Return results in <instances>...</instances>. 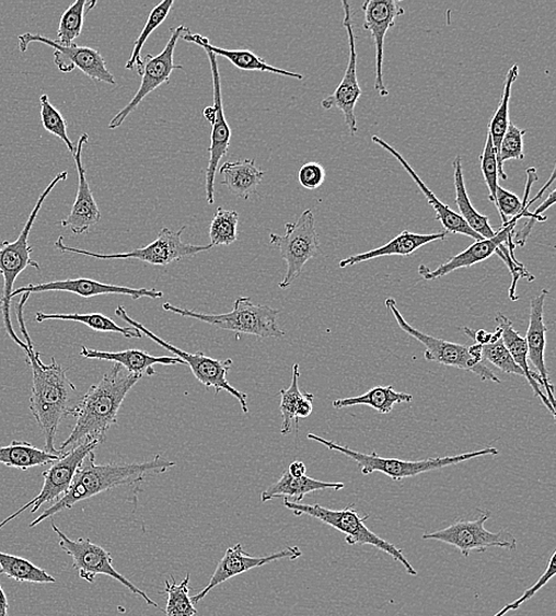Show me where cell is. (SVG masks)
Returning <instances> with one entry per match:
<instances>
[{
	"label": "cell",
	"instance_id": "obj_1",
	"mask_svg": "<svg viewBox=\"0 0 556 616\" xmlns=\"http://www.w3.org/2000/svg\"><path fill=\"white\" fill-rule=\"evenodd\" d=\"M31 294H22L21 302L16 305L18 319L27 350L26 364L33 369V391L31 397V411L34 415L43 434L46 438V451L62 455L66 452L56 450L55 437L57 429L68 417H73L80 400L78 388L67 376V369L51 358L50 364L40 360L34 342L27 334L24 322V306Z\"/></svg>",
	"mask_w": 556,
	"mask_h": 616
},
{
	"label": "cell",
	"instance_id": "obj_2",
	"mask_svg": "<svg viewBox=\"0 0 556 616\" xmlns=\"http://www.w3.org/2000/svg\"><path fill=\"white\" fill-rule=\"evenodd\" d=\"M141 379V375L128 374L121 365L113 364L104 377L81 396L73 415L77 419L73 432L62 442L60 451L91 440L102 445L109 429L118 423L124 399Z\"/></svg>",
	"mask_w": 556,
	"mask_h": 616
},
{
	"label": "cell",
	"instance_id": "obj_3",
	"mask_svg": "<svg viewBox=\"0 0 556 616\" xmlns=\"http://www.w3.org/2000/svg\"><path fill=\"white\" fill-rule=\"evenodd\" d=\"M175 466L176 463L165 461L161 455H155L152 461L144 463L97 465L94 452H92L81 464L66 495L43 512L28 527H35L51 519L56 513L70 510L80 501L121 486L137 485L148 475H153V473L162 475Z\"/></svg>",
	"mask_w": 556,
	"mask_h": 616
},
{
	"label": "cell",
	"instance_id": "obj_4",
	"mask_svg": "<svg viewBox=\"0 0 556 616\" xmlns=\"http://www.w3.org/2000/svg\"><path fill=\"white\" fill-rule=\"evenodd\" d=\"M68 177V172L63 171L61 174L57 175L51 183L47 186V189L40 194L37 199V204L34 210L28 217L23 231L21 232L19 239L13 242L3 241L0 242V275L3 276V293L0 297V311H2L3 322L9 337L18 344L20 348L25 352L27 350L26 344L14 333V328L11 322V300L13 292L14 281L18 280L22 271L27 267H34L39 270L40 267L38 263L32 259V253L34 248L28 245V235L32 233L34 223L38 217V212L45 204V200L54 190L55 186L60 182L66 181Z\"/></svg>",
	"mask_w": 556,
	"mask_h": 616
},
{
	"label": "cell",
	"instance_id": "obj_5",
	"mask_svg": "<svg viewBox=\"0 0 556 616\" xmlns=\"http://www.w3.org/2000/svg\"><path fill=\"white\" fill-rule=\"evenodd\" d=\"M163 309L183 318L199 321L239 335H252L263 339L285 336L278 325L279 311L266 305H256L247 297L236 299L233 311L223 314L197 312L170 303H165Z\"/></svg>",
	"mask_w": 556,
	"mask_h": 616
},
{
	"label": "cell",
	"instance_id": "obj_6",
	"mask_svg": "<svg viewBox=\"0 0 556 616\" xmlns=\"http://www.w3.org/2000/svg\"><path fill=\"white\" fill-rule=\"evenodd\" d=\"M309 440L322 443L327 450L338 452L349 457L358 464L363 476L372 475L374 472L383 473L387 477L395 481H402L406 478L417 477L422 475V473L445 468L452 465H459L461 463L475 460V457L486 456V455H498L500 451L488 448L486 450L463 453L460 455H450L444 457H435V460L426 461H402L394 460V457H382L377 452L372 454H366L358 451L348 449L347 446L338 445L334 441L326 440L324 438L317 437L315 434H309Z\"/></svg>",
	"mask_w": 556,
	"mask_h": 616
},
{
	"label": "cell",
	"instance_id": "obj_7",
	"mask_svg": "<svg viewBox=\"0 0 556 616\" xmlns=\"http://www.w3.org/2000/svg\"><path fill=\"white\" fill-rule=\"evenodd\" d=\"M283 507L291 510L296 515L306 514L338 530L339 533L346 535L349 546H372L389 554L393 557V560L401 562L405 567L409 576H418V571L408 562L402 549L396 548L389 541L379 537L372 530L366 526L364 522L370 518V514L361 518L358 511L352 510L354 504H350L345 510H331L318 504L306 505L283 500Z\"/></svg>",
	"mask_w": 556,
	"mask_h": 616
},
{
	"label": "cell",
	"instance_id": "obj_8",
	"mask_svg": "<svg viewBox=\"0 0 556 616\" xmlns=\"http://www.w3.org/2000/svg\"><path fill=\"white\" fill-rule=\"evenodd\" d=\"M116 315L121 321L137 328L141 335H146L166 351L173 352L184 364H187L192 369L196 380L204 384L207 390L216 391L217 395L221 392L231 394L238 399L242 411L245 414L250 411L248 395L235 390L234 386L227 380L228 372H230L233 365L232 358H228L225 361H220L216 360V358L206 356L204 352L190 353L181 350L174 347L173 344H170L169 341L154 335V333H151L144 325L131 318L123 306L117 307Z\"/></svg>",
	"mask_w": 556,
	"mask_h": 616
},
{
	"label": "cell",
	"instance_id": "obj_9",
	"mask_svg": "<svg viewBox=\"0 0 556 616\" xmlns=\"http://www.w3.org/2000/svg\"><path fill=\"white\" fill-rule=\"evenodd\" d=\"M269 243L287 263V276L279 283L281 290H287L301 277L305 265L321 253L315 214L310 209L303 211L297 222L285 224V235L270 234Z\"/></svg>",
	"mask_w": 556,
	"mask_h": 616
},
{
	"label": "cell",
	"instance_id": "obj_10",
	"mask_svg": "<svg viewBox=\"0 0 556 616\" xmlns=\"http://www.w3.org/2000/svg\"><path fill=\"white\" fill-rule=\"evenodd\" d=\"M183 226L179 231L174 232L169 228H162L159 236L150 243L149 246L137 248L127 253L117 254H100L89 251L78 249L73 247H68L65 245L63 236H60L55 242V248L61 253H74L84 256L95 257L97 260H128L135 259L142 263H147L153 266H167L173 263H178L184 257H193L199 253L208 252L212 247L207 246H195L189 245V243H184L182 241V234L185 231Z\"/></svg>",
	"mask_w": 556,
	"mask_h": 616
},
{
	"label": "cell",
	"instance_id": "obj_11",
	"mask_svg": "<svg viewBox=\"0 0 556 616\" xmlns=\"http://www.w3.org/2000/svg\"><path fill=\"white\" fill-rule=\"evenodd\" d=\"M51 527L55 534L59 536L60 548L73 558V567L78 570L82 580L94 583L97 576H106L120 582L128 591L146 600L149 606L160 608L159 604L154 603L146 592L139 590L136 584L120 574L113 566V556L106 549L97 546L91 539H70L54 522H51Z\"/></svg>",
	"mask_w": 556,
	"mask_h": 616
},
{
	"label": "cell",
	"instance_id": "obj_12",
	"mask_svg": "<svg viewBox=\"0 0 556 616\" xmlns=\"http://www.w3.org/2000/svg\"><path fill=\"white\" fill-rule=\"evenodd\" d=\"M489 511H480L475 521H459L439 532L425 534V541H439L459 549L464 557L470 554L486 553L493 548L514 551L518 549V539L509 532L491 533L486 528L490 519Z\"/></svg>",
	"mask_w": 556,
	"mask_h": 616
},
{
	"label": "cell",
	"instance_id": "obj_13",
	"mask_svg": "<svg viewBox=\"0 0 556 616\" xmlns=\"http://www.w3.org/2000/svg\"><path fill=\"white\" fill-rule=\"evenodd\" d=\"M384 305L393 313L398 327H401L405 334L422 344L426 348L425 358L427 361L472 371L482 381L501 383V380L498 379L486 364L476 362L470 357L468 347L420 333L419 329L410 326L405 321L393 298H389L386 302H384Z\"/></svg>",
	"mask_w": 556,
	"mask_h": 616
},
{
	"label": "cell",
	"instance_id": "obj_14",
	"mask_svg": "<svg viewBox=\"0 0 556 616\" xmlns=\"http://www.w3.org/2000/svg\"><path fill=\"white\" fill-rule=\"evenodd\" d=\"M99 445L100 443L96 440L84 441L77 448L66 452L59 461L50 464L51 466L46 472H43L42 476L45 483H43L40 492L18 512L12 513L0 523V530L14 519H18L28 508H32V513H36L40 507L56 503L57 500H60L69 490L85 457L94 452Z\"/></svg>",
	"mask_w": 556,
	"mask_h": 616
},
{
	"label": "cell",
	"instance_id": "obj_15",
	"mask_svg": "<svg viewBox=\"0 0 556 616\" xmlns=\"http://www.w3.org/2000/svg\"><path fill=\"white\" fill-rule=\"evenodd\" d=\"M189 31V27L179 25L171 28V37L165 48L159 55H148L142 66L141 83L138 91L128 103L108 124L109 130H116L120 127L126 118L132 114L149 94L160 89L161 85L170 82L171 74L176 69H183V66L174 62L175 49L178 39Z\"/></svg>",
	"mask_w": 556,
	"mask_h": 616
},
{
	"label": "cell",
	"instance_id": "obj_16",
	"mask_svg": "<svg viewBox=\"0 0 556 616\" xmlns=\"http://www.w3.org/2000/svg\"><path fill=\"white\" fill-rule=\"evenodd\" d=\"M20 50L25 53L32 43H42L54 49V63L62 73H70L76 68L96 82L118 85L99 50L77 45L60 46L54 39L36 34H23L19 37Z\"/></svg>",
	"mask_w": 556,
	"mask_h": 616
},
{
	"label": "cell",
	"instance_id": "obj_17",
	"mask_svg": "<svg viewBox=\"0 0 556 616\" xmlns=\"http://www.w3.org/2000/svg\"><path fill=\"white\" fill-rule=\"evenodd\" d=\"M210 62L213 89V107H216V119L211 123L212 131L210 135L209 163L206 170V197L208 205L216 202V178L220 162L228 154L231 147L232 130L224 116L221 75L219 70L218 57L205 50Z\"/></svg>",
	"mask_w": 556,
	"mask_h": 616
},
{
	"label": "cell",
	"instance_id": "obj_18",
	"mask_svg": "<svg viewBox=\"0 0 556 616\" xmlns=\"http://www.w3.org/2000/svg\"><path fill=\"white\" fill-rule=\"evenodd\" d=\"M341 7L345 9L344 26L347 31L349 40V62L344 80H341L338 88L332 95L323 100L322 107L324 109L337 108L344 113L350 135L355 136L359 131L358 120H356L355 116V108L359 103L362 91L358 80V53H356L355 46L350 5L345 0V2H341Z\"/></svg>",
	"mask_w": 556,
	"mask_h": 616
},
{
	"label": "cell",
	"instance_id": "obj_19",
	"mask_svg": "<svg viewBox=\"0 0 556 616\" xmlns=\"http://www.w3.org/2000/svg\"><path fill=\"white\" fill-rule=\"evenodd\" d=\"M302 556L303 553L301 549L298 547H289L273 555L253 557L242 548V544L238 543L236 546L227 549L206 589L192 597L193 604H198L199 601H202L213 589H217L218 585L238 576L245 574V572L254 568L285 560V558H289V560L293 561Z\"/></svg>",
	"mask_w": 556,
	"mask_h": 616
},
{
	"label": "cell",
	"instance_id": "obj_20",
	"mask_svg": "<svg viewBox=\"0 0 556 616\" xmlns=\"http://www.w3.org/2000/svg\"><path fill=\"white\" fill-rule=\"evenodd\" d=\"M520 219H514L508 225L502 226L500 232H497L493 239L476 241L474 245L459 255H455L448 263L440 265L437 269L432 270L427 266L419 267V275L427 281L443 278L454 270L462 268L473 267L477 264L486 261L501 249L503 245H508L509 249L516 251L514 243H512V234H514L517 223Z\"/></svg>",
	"mask_w": 556,
	"mask_h": 616
},
{
	"label": "cell",
	"instance_id": "obj_21",
	"mask_svg": "<svg viewBox=\"0 0 556 616\" xmlns=\"http://www.w3.org/2000/svg\"><path fill=\"white\" fill-rule=\"evenodd\" d=\"M43 292H68L82 298H93L97 295L121 294L132 299L150 298L161 299L164 294L161 291L149 289H131L124 286L100 282L93 279H67L61 281H50L42 283H31L12 292V299L19 294H33Z\"/></svg>",
	"mask_w": 556,
	"mask_h": 616
},
{
	"label": "cell",
	"instance_id": "obj_22",
	"mask_svg": "<svg viewBox=\"0 0 556 616\" xmlns=\"http://www.w3.org/2000/svg\"><path fill=\"white\" fill-rule=\"evenodd\" d=\"M364 13V31L372 34L377 47V80L375 91L381 97L390 94L383 82V50L384 39L396 19L403 16L404 8L394 0H367L362 5Z\"/></svg>",
	"mask_w": 556,
	"mask_h": 616
},
{
	"label": "cell",
	"instance_id": "obj_23",
	"mask_svg": "<svg viewBox=\"0 0 556 616\" xmlns=\"http://www.w3.org/2000/svg\"><path fill=\"white\" fill-rule=\"evenodd\" d=\"M90 136L83 133L76 147L73 154L79 175V189L76 202L68 217L60 222V224L69 229L76 235H83L90 232V229L102 220V212L95 202V198L91 190L88 176H85V168L82 163V151L85 142H89Z\"/></svg>",
	"mask_w": 556,
	"mask_h": 616
},
{
	"label": "cell",
	"instance_id": "obj_24",
	"mask_svg": "<svg viewBox=\"0 0 556 616\" xmlns=\"http://www.w3.org/2000/svg\"><path fill=\"white\" fill-rule=\"evenodd\" d=\"M549 292L541 291L531 302V317L529 332L525 335L526 347H529V360L537 370L536 374L544 383V390L551 405L555 408L554 384L551 383L545 361L547 325L545 323L546 299Z\"/></svg>",
	"mask_w": 556,
	"mask_h": 616
},
{
	"label": "cell",
	"instance_id": "obj_25",
	"mask_svg": "<svg viewBox=\"0 0 556 616\" xmlns=\"http://www.w3.org/2000/svg\"><path fill=\"white\" fill-rule=\"evenodd\" d=\"M372 140L377 146L390 152L394 158H396V161L403 165V167L407 171V174L416 182L424 196L427 200H429V205L435 209L437 219L447 229V233L465 235L475 239L476 241L486 240L476 234L461 218L460 213L454 212L449 206L441 202L433 191L427 188V185L418 176L417 172L412 168L401 152H397L389 144V142L378 136H373Z\"/></svg>",
	"mask_w": 556,
	"mask_h": 616
},
{
	"label": "cell",
	"instance_id": "obj_26",
	"mask_svg": "<svg viewBox=\"0 0 556 616\" xmlns=\"http://www.w3.org/2000/svg\"><path fill=\"white\" fill-rule=\"evenodd\" d=\"M80 355L88 360H97L112 362L114 364L121 365L127 370L128 374L134 375H155L153 370L154 365H176L184 364L177 357L167 356H152L146 351L141 350H125V351H99L89 349L85 347L81 348Z\"/></svg>",
	"mask_w": 556,
	"mask_h": 616
},
{
	"label": "cell",
	"instance_id": "obj_27",
	"mask_svg": "<svg viewBox=\"0 0 556 616\" xmlns=\"http://www.w3.org/2000/svg\"><path fill=\"white\" fill-rule=\"evenodd\" d=\"M497 327L501 329V338L503 340L505 347L512 357V360L520 367L523 371L524 379L531 384L534 395L543 400V404L553 415L556 417L555 408L551 405L546 394L541 391L544 390V383L541 381L536 372L532 371L529 364V347H526V341L523 337L519 335L512 323L506 315L500 312L497 313L496 318Z\"/></svg>",
	"mask_w": 556,
	"mask_h": 616
},
{
	"label": "cell",
	"instance_id": "obj_28",
	"mask_svg": "<svg viewBox=\"0 0 556 616\" xmlns=\"http://www.w3.org/2000/svg\"><path fill=\"white\" fill-rule=\"evenodd\" d=\"M181 38L190 43H195V45L202 47L204 50H208L216 56L224 57L225 60L230 61L240 70L263 71V73L277 74L297 80L304 79L302 74L292 73V71L269 66L265 60L262 59V57L255 55L251 50H230L212 46L210 45V42L207 37L198 34H192L190 28Z\"/></svg>",
	"mask_w": 556,
	"mask_h": 616
},
{
	"label": "cell",
	"instance_id": "obj_29",
	"mask_svg": "<svg viewBox=\"0 0 556 616\" xmlns=\"http://www.w3.org/2000/svg\"><path fill=\"white\" fill-rule=\"evenodd\" d=\"M449 233H437V234H415L410 232H403L394 237L387 245L379 247L377 249L366 252L358 255L348 256L347 259L339 263V268H347L366 261L378 259L382 256L401 255L408 256L421 247L429 245L431 242L445 240Z\"/></svg>",
	"mask_w": 556,
	"mask_h": 616
},
{
	"label": "cell",
	"instance_id": "obj_30",
	"mask_svg": "<svg viewBox=\"0 0 556 616\" xmlns=\"http://www.w3.org/2000/svg\"><path fill=\"white\" fill-rule=\"evenodd\" d=\"M346 487L345 483H327L304 476L302 478H293L290 473L283 472L281 478L270 485L262 493V503H267V501L282 497L283 500L293 501V503H301L306 495L334 490L340 491Z\"/></svg>",
	"mask_w": 556,
	"mask_h": 616
},
{
	"label": "cell",
	"instance_id": "obj_31",
	"mask_svg": "<svg viewBox=\"0 0 556 616\" xmlns=\"http://www.w3.org/2000/svg\"><path fill=\"white\" fill-rule=\"evenodd\" d=\"M218 171L223 177L222 185L240 199L256 194L265 177V172L255 166L254 160L225 162Z\"/></svg>",
	"mask_w": 556,
	"mask_h": 616
},
{
	"label": "cell",
	"instance_id": "obj_32",
	"mask_svg": "<svg viewBox=\"0 0 556 616\" xmlns=\"http://www.w3.org/2000/svg\"><path fill=\"white\" fill-rule=\"evenodd\" d=\"M453 183L455 189V205L460 209L461 218L473 231L483 239H493L497 232L490 225L489 218L480 214L470 200L464 182L462 158L455 156L453 162Z\"/></svg>",
	"mask_w": 556,
	"mask_h": 616
},
{
	"label": "cell",
	"instance_id": "obj_33",
	"mask_svg": "<svg viewBox=\"0 0 556 616\" xmlns=\"http://www.w3.org/2000/svg\"><path fill=\"white\" fill-rule=\"evenodd\" d=\"M48 321H66L81 323L90 328L94 329L96 333H111L118 334L125 338L140 339L142 335L135 327H124L118 325L116 322L106 317L104 314L100 313H45L37 312L36 322L45 323Z\"/></svg>",
	"mask_w": 556,
	"mask_h": 616
},
{
	"label": "cell",
	"instance_id": "obj_34",
	"mask_svg": "<svg viewBox=\"0 0 556 616\" xmlns=\"http://www.w3.org/2000/svg\"><path fill=\"white\" fill-rule=\"evenodd\" d=\"M62 455L39 450L26 441L13 440L9 446L0 448V465L26 470L53 464Z\"/></svg>",
	"mask_w": 556,
	"mask_h": 616
},
{
	"label": "cell",
	"instance_id": "obj_35",
	"mask_svg": "<svg viewBox=\"0 0 556 616\" xmlns=\"http://www.w3.org/2000/svg\"><path fill=\"white\" fill-rule=\"evenodd\" d=\"M412 395L395 392L392 385H379L361 396L337 398L334 400L333 406L335 409H344L355 406H368L375 409L380 414H390L394 409L395 405L409 404L412 403Z\"/></svg>",
	"mask_w": 556,
	"mask_h": 616
},
{
	"label": "cell",
	"instance_id": "obj_36",
	"mask_svg": "<svg viewBox=\"0 0 556 616\" xmlns=\"http://www.w3.org/2000/svg\"><path fill=\"white\" fill-rule=\"evenodd\" d=\"M0 576H7L18 582L56 583V579L46 570L25 560L23 557L0 553Z\"/></svg>",
	"mask_w": 556,
	"mask_h": 616
},
{
	"label": "cell",
	"instance_id": "obj_37",
	"mask_svg": "<svg viewBox=\"0 0 556 616\" xmlns=\"http://www.w3.org/2000/svg\"><path fill=\"white\" fill-rule=\"evenodd\" d=\"M95 7V0H77L73 5L69 7L62 14L56 42L63 47L76 45L77 38L82 33L84 14Z\"/></svg>",
	"mask_w": 556,
	"mask_h": 616
},
{
	"label": "cell",
	"instance_id": "obj_38",
	"mask_svg": "<svg viewBox=\"0 0 556 616\" xmlns=\"http://www.w3.org/2000/svg\"><path fill=\"white\" fill-rule=\"evenodd\" d=\"M520 74V68L518 65L512 66L507 74L505 82L503 96L501 98L500 106L494 114V117L489 124V133L493 140V146L496 151V155L500 152L502 139L508 130L509 126V104L511 97L512 84L516 83Z\"/></svg>",
	"mask_w": 556,
	"mask_h": 616
},
{
	"label": "cell",
	"instance_id": "obj_39",
	"mask_svg": "<svg viewBox=\"0 0 556 616\" xmlns=\"http://www.w3.org/2000/svg\"><path fill=\"white\" fill-rule=\"evenodd\" d=\"M175 4V0H164L161 4L157 5L150 13L144 28L135 42V48L130 60L126 63L125 68L128 70L137 69L138 74H142V66L144 61L141 59V49L144 48L146 43L150 35L159 27L169 16L171 8Z\"/></svg>",
	"mask_w": 556,
	"mask_h": 616
},
{
	"label": "cell",
	"instance_id": "obj_40",
	"mask_svg": "<svg viewBox=\"0 0 556 616\" xmlns=\"http://www.w3.org/2000/svg\"><path fill=\"white\" fill-rule=\"evenodd\" d=\"M190 576L177 583L175 578L165 581L164 593L167 595L166 616H195L197 611L190 597Z\"/></svg>",
	"mask_w": 556,
	"mask_h": 616
},
{
	"label": "cell",
	"instance_id": "obj_41",
	"mask_svg": "<svg viewBox=\"0 0 556 616\" xmlns=\"http://www.w3.org/2000/svg\"><path fill=\"white\" fill-rule=\"evenodd\" d=\"M239 213L219 208L209 225L211 247L231 246L238 240Z\"/></svg>",
	"mask_w": 556,
	"mask_h": 616
},
{
	"label": "cell",
	"instance_id": "obj_42",
	"mask_svg": "<svg viewBox=\"0 0 556 616\" xmlns=\"http://www.w3.org/2000/svg\"><path fill=\"white\" fill-rule=\"evenodd\" d=\"M299 379H301V370H299V364L293 365L292 370V382L288 390H281V403L280 412L282 418L280 433L281 435H288L292 432V426L296 423L298 428V421L296 419V412L304 397V394L299 390Z\"/></svg>",
	"mask_w": 556,
	"mask_h": 616
},
{
	"label": "cell",
	"instance_id": "obj_43",
	"mask_svg": "<svg viewBox=\"0 0 556 616\" xmlns=\"http://www.w3.org/2000/svg\"><path fill=\"white\" fill-rule=\"evenodd\" d=\"M526 133L525 130H521L516 124L509 123L508 130L502 139L500 152L496 155L498 178L503 181L508 179V176L503 170V165L508 161H524L523 152V137Z\"/></svg>",
	"mask_w": 556,
	"mask_h": 616
},
{
	"label": "cell",
	"instance_id": "obj_44",
	"mask_svg": "<svg viewBox=\"0 0 556 616\" xmlns=\"http://www.w3.org/2000/svg\"><path fill=\"white\" fill-rule=\"evenodd\" d=\"M39 103L40 119L45 130L50 135L60 138L65 142L69 152L74 154L76 146L68 137L67 121L65 120L61 112L54 107L47 94H43L39 97Z\"/></svg>",
	"mask_w": 556,
	"mask_h": 616
},
{
	"label": "cell",
	"instance_id": "obj_45",
	"mask_svg": "<svg viewBox=\"0 0 556 616\" xmlns=\"http://www.w3.org/2000/svg\"><path fill=\"white\" fill-rule=\"evenodd\" d=\"M482 358L483 361L486 360L490 362L496 368L506 372V374H512L524 377L523 371L520 367L512 360L511 355L505 347L502 338L487 344V346H482Z\"/></svg>",
	"mask_w": 556,
	"mask_h": 616
},
{
	"label": "cell",
	"instance_id": "obj_46",
	"mask_svg": "<svg viewBox=\"0 0 556 616\" xmlns=\"http://www.w3.org/2000/svg\"><path fill=\"white\" fill-rule=\"evenodd\" d=\"M480 160V168L484 181L489 189V199L493 204L496 202V189L498 186V170H497V160H496V151L493 146V140L490 133L488 132L486 147H484L483 153L479 156Z\"/></svg>",
	"mask_w": 556,
	"mask_h": 616
},
{
	"label": "cell",
	"instance_id": "obj_47",
	"mask_svg": "<svg viewBox=\"0 0 556 616\" xmlns=\"http://www.w3.org/2000/svg\"><path fill=\"white\" fill-rule=\"evenodd\" d=\"M556 572V551L553 553L549 563L544 572L543 576L531 586V589L526 590L521 597L514 601L507 606H505L500 612L495 614L494 616H505L509 612L518 611L523 604L529 603L531 598H533L544 586L554 578Z\"/></svg>",
	"mask_w": 556,
	"mask_h": 616
},
{
	"label": "cell",
	"instance_id": "obj_48",
	"mask_svg": "<svg viewBox=\"0 0 556 616\" xmlns=\"http://www.w3.org/2000/svg\"><path fill=\"white\" fill-rule=\"evenodd\" d=\"M326 172L316 162L306 163L298 172V181L308 190H317L324 184Z\"/></svg>",
	"mask_w": 556,
	"mask_h": 616
},
{
	"label": "cell",
	"instance_id": "obj_49",
	"mask_svg": "<svg viewBox=\"0 0 556 616\" xmlns=\"http://www.w3.org/2000/svg\"><path fill=\"white\" fill-rule=\"evenodd\" d=\"M313 398H315V396H313V394H309L305 393L303 399L301 400V404H299V407L297 409L296 412V419L299 423V419H306L310 417V415L313 411Z\"/></svg>",
	"mask_w": 556,
	"mask_h": 616
},
{
	"label": "cell",
	"instance_id": "obj_50",
	"mask_svg": "<svg viewBox=\"0 0 556 616\" xmlns=\"http://www.w3.org/2000/svg\"><path fill=\"white\" fill-rule=\"evenodd\" d=\"M465 334L477 341L479 346H487V344L491 342L493 334L486 332V329H479V332H473L468 327H465Z\"/></svg>",
	"mask_w": 556,
	"mask_h": 616
},
{
	"label": "cell",
	"instance_id": "obj_51",
	"mask_svg": "<svg viewBox=\"0 0 556 616\" xmlns=\"http://www.w3.org/2000/svg\"><path fill=\"white\" fill-rule=\"evenodd\" d=\"M288 472L293 478H302L306 476V466L303 462H293Z\"/></svg>",
	"mask_w": 556,
	"mask_h": 616
},
{
	"label": "cell",
	"instance_id": "obj_52",
	"mask_svg": "<svg viewBox=\"0 0 556 616\" xmlns=\"http://www.w3.org/2000/svg\"><path fill=\"white\" fill-rule=\"evenodd\" d=\"M0 616H9V601L2 584H0Z\"/></svg>",
	"mask_w": 556,
	"mask_h": 616
}]
</instances>
